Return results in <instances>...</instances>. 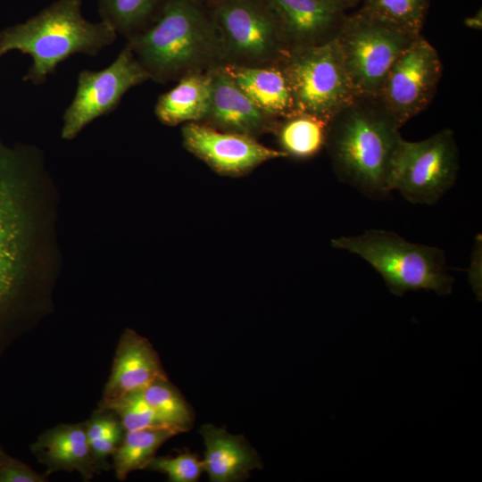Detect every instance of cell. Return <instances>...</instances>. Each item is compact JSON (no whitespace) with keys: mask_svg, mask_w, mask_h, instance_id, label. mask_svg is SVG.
<instances>
[{"mask_svg":"<svg viewBox=\"0 0 482 482\" xmlns=\"http://www.w3.org/2000/svg\"><path fill=\"white\" fill-rule=\"evenodd\" d=\"M400 127L378 97L356 96L329 121L326 145L337 177L371 198L392 191Z\"/></svg>","mask_w":482,"mask_h":482,"instance_id":"cell-1","label":"cell"},{"mask_svg":"<svg viewBox=\"0 0 482 482\" xmlns=\"http://www.w3.org/2000/svg\"><path fill=\"white\" fill-rule=\"evenodd\" d=\"M117 36L107 22H91L81 12V0H58L37 15L0 31V57L18 50L32 64L24 77L35 85L44 83L57 65L71 55H96Z\"/></svg>","mask_w":482,"mask_h":482,"instance_id":"cell-2","label":"cell"},{"mask_svg":"<svg viewBox=\"0 0 482 482\" xmlns=\"http://www.w3.org/2000/svg\"><path fill=\"white\" fill-rule=\"evenodd\" d=\"M128 46L150 78L166 80L224 50L216 21L193 0H165L154 21Z\"/></svg>","mask_w":482,"mask_h":482,"instance_id":"cell-3","label":"cell"},{"mask_svg":"<svg viewBox=\"0 0 482 482\" xmlns=\"http://www.w3.org/2000/svg\"><path fill=\"white\" fill-rule=\"evenodd\" d=\"M331 244L367 261L394 295L420 289L443 295L452 292L453 279L447 273L445 253L440 248L413 244L396 233L378 229L341 237Z\"/></svg>","mask_w":482,"mask_h":482,"instance_id":"cell-4","label":"cell"},{"mask_svg":"<svg viewBox=\"0 0 482 482\" xmlns=\"http://www.w3.org/2000/svg\"><path fill=\"white\" fill-rule=\"evenodd\" d=\"M419 36L362 8L346 13L335 39L356 96L378 97L390 67Z\"/></svg>","mask_w":482,"mask_h":482,"instance_id":"cell-5","label":"cell"},{"mask_svg":"<svg viewBox=\"0 0 482 482\" xmlns=\"http://www.w3.org/2000/svg\"><path fill=\"white\" fill-rule=\"evenodd\" d=\"M279 62L298 112L329 121L357 96L335 38L289 48Z\"/></svg>","mask_w":482,"mask_h":482,"instance_id":"cell-6","label":"cell"},{"mask_svg":"<svg viewBox=\"0 0 482 482\" xmlns=\"http://www.w3.org/2000/svg\"><path fill=\"white\" fill-rule=\"evenodd\" d=\"M458 170V148L450 129L421 141L403 139L395 162L392 189L411 203L431 204L454 184Z\"/></svg>","mask_w":482,"mask_h":482,"instance_id":"cell-7","label":"cell"},{"mask_svg":"<svg viewBox=\"0 0 482 482\" xmlns=\"http://www.w3.org/2000/svg\"><path fill=\"white\" fill-rule=\"evenodd\" d=\"M17 153L0 143V322L14 300L24 274L29 219L25 183Z\"/></svg>","mask_w":482,"mask_h":482,"instance_id":"cell-8","label":"cell"},{"mask_svg":"<svg viewBox=\"0 0 482 482\" xmlns=\"http://www.w3.org/2000/svg\"><path fill=\"white\" fill-rule=\"evenodd\" d=\"M442 71L436 49L422 35L392 64L378 98L400 128L430 104Z\"/></svg>","mask_w":482,"mask_h":482,"instance_id":"cell-9","label":"cell"},{"mask_svg":"<svg viewBox=\"0 0 482 482\" xmlns=\"http://www.w3.org/2000/svg\"><path fill=\"white\" fill-rule=\"evenodd\" d=\"M149 78L128 45L106 68L81 71L74 97L63 114L62 137H75L95 119L113 111L128 90Z\"/></svg>","mask_w":482,"mask_h":482,"instance_id":"cell-10","label":"cell"},{"mask_svg":"<svg viewBox=\"0 0 482 482\" xmlns=\"http://www.w3.org/2000/svg\"><path fill=\"white\" fill-rule=\"evenodd\" d=\"M214 19L224 51L243 61L281 59L288 49L267 0H221Z\"/></svg>","mask_w":482,"mask_h":482,"instance_id":"cell-11","label":"cell"},{"mask_svg":"<svg viewBox=\"0 0 482 482\" xmlns=\"http://www.w3.org/2000/svg\"><path fill=\"white\" fill-rule=\"evenodd\" d=\"M182 136L188 151L223 175H242L266 161L287 156L283 151L260 144L252 136L220 132L195 122L186 124Z\"/></svg>","mask_w":482,"mask_h":482,"instance_id":"cell-12","label":"cell"},{"mask_svg":"<svg viewBox=\"0 0 482 482\" xmlns=\"http://www.w3.org/2000/svg\"><path fill=\"white\" fill-rule=\"evenodd\" d=\"M287 48L322 44L336 37L346 15L330 0H267Z\"/></svg>","mask_w":482,"mask_h":482,"instance_id":"cell-13","label":"cell"},{"mask_svg":"<svg viewBox=\"0 0 482 482\" xmlns=\"http://www.w3.org/2000/svg\"><path fill=\"white\" fill-rule=\"evenodd\" d=\"M164 378H168L167 375L150 342L134 330L126 329L119 340L101 400L108 401L142 390Z\"/></svg>","mask_w":482,"mask_h":482,"instance_id":"cell-14","label":"cell"},{"mask_svg":"<svg viewBox=\"0 0 482 482\" xmlns=\"http://www.w3.org/2000/svg\"><path fill=\"white\" fill-rule=\"evenodd\" d=\"M30 451L46 467L47 475L77 471L84 481H89L99 473L91 455L85 421L46 429L30 445Z\"/></svg>","mask_w":482,"mask_h":482,"instance_id":"cell-15","label":"cell"},{"mask_svg":"<svg viewBox=\"0 0 482 482\" xmlns=\"http://www.w3.org/2000/svg\"><path fill=\"white\" fill-rule=\"evenodd\" d=\"M200 434L205 445L204 470L211 481H241L262 467L256 451L242 436L231 435L212 424L203 425Z\"/></svg>","mask_w":482,"mask_h":482,"instance_id":"cell-16","label":"cell"},{"mask_svg":"<svg viewBox=\"0 0 482 482\" xmlns=\"http://www.w3.org/2000/svg\"><path fill=\"white\" fill-rule=\"evenodd\" d=\"M222 68L268 118L286 119L298 112L280 62L265 68L234 63Z\"/></svg>","mask_w":482,"mask_h":482,"instance_id":"cell-17","label":"cell"},{"mask_svg":"<svg viewBox=\"0 0 482 482\" xmlns=\"http://www.w3.org/2000/svg\"><path fill=\"white\" fill-rule=\"evenodd\" d=\"M211 105L208 117L231 132L252 136L266 125V115L248 98L223 68L209 72Z\"/></svg>","mask_w":482,"mask_h":482,"instance_id":"cell-18","label":"cell"},{"mask_svg":"<svg viewBox=\"0 0 482 482\" xmlns=\"http://www.w3.org/2000/svg\"><path fill=\"white\" fill-rule=\"evenodd\" d=\"M210 105V74L191 73L159 97L154 112L161 122L174 126L208 117Z\"/></svg>","mask_w":482,"mask_h":482,"instance_id":"cell-19","label":"cell"},{"mask_svg":"<svg viewBox=\"0 0 482 482\" xmlns=\"http://www.w3.org/2000/svg\"><path fill=\"white\" fill-rule=\"evenodd\" d=\"M179 433L170 428L125 431L120 445L112 456L116 478L123 481L132 471L146 469L159 447Z\"/></svg>","mask_w":482,"mask_h":482,"instance_id":"cell-20","label":"cell"},{"mask_svg":"<svg viewBox=\"0 0 482 482\" xmlns=\"http://www.w3.org/2000/svg\"><path fill=\"white\" fill-rule=\"evenodd\" d=\"M328 125V120L306 112L286 118L278 133L282 151L298 159L316 155L326 145Z\"/></svg>","mask_w":482,"mask_h":482,"instance_id":"cell-21","label":"cell"},{"mask_svg":"<svg viewBox=\"0 0 482 482\" xmlns=\"http://www.w3.org/2000/svg\"><path fill=\"white\" fill-rule=\"evenodd\" d=\"M85 425L91 455L98 472L111 470L108 457L112 456L125 434L119 417L112 410L98 407Z\"/></svg>","mask_w":482,"mask_h":482,"instance_id":"cell-22","label":"cell"},{"mask_svg":"<svg viewBox=\"0 0 482 482\" xmlns=\"http://www.w3.org/2000/svg\"><path fill=\"white\" fill-rule=\"evenodd\" d=\"M142 394L165 425L180 433L189 430L194 421L192 408L168 378L152 383L142 389Z\"/></svg>","mask_w":482,"mask_h":482,"instance_id":"cell-23","label":"cell"},{"mask_svg":"<svg viewBox=\"0 0 482 482\" xmlns=\"http://www.w3.org/2000/svg\"><path fill=\"white\" fill-rule=\"evenodd\" d=\"M165 0H99L101 21L128 37L140 30Z\"/></svg>","mask_w":482,"mask_h":482,"instance_id":"cell-24","label":"cell"},{"mask_svg":"<svg viewBox=\"0 0 482 482\" xmlns=\"http://www.w3.org/2000/svg\"><path fill=\"white\" fill-rule=\"evenodd\" d=\"M369 13L415 35H420L429 0H362Z\"/></svg>","mask_w":482,"mask_h":482,"instance_id":"cell-25","label":"cell"},{"mask_svg":"<svg viewBox=\"0 0 482 482\" xmlns=\"http://www.w3.org/2000/svg\"><path fill=\"white\" fill-rule=\"evenodd\" d=\"M98 407L114 411L119 417L125 431L170 428L159 419L147 403L142 394V390L134 391L108 401L101 400L98 403Z\"/></svg>","mask_w":482,"mask_h":482,"instance_id":"cell-26","label":"cell"},{"mask_svg":"<svg viewBox=\"0 0 482 482\" xmlns=\"http://www.w3.org/2000/svg\"><path fill=\"white\" fill-rule=\"evenodd\" d=\"M146 470L166 474L170 482H195L204 470L203 461L188 451L173 457H154Z\"/></svg>","mask_w":482,"mask_h":482,"instance_id":"cell-27","label":"cell"},{"mask_svg":"<svg viewBox=\"0 0 482 482\" xmlns=\"http://www.w3.org/2000/svg\"><path fill=\"white\" fill-rule=\"evenodd\" d=\"M47 476L11 456L0 445V482H46Z\"/></svg>","mask_w":482,"mask_h":482,"instance_id":"cell-28","label":"cell"},{"mask_svg":"<svg viewBox=\"0 0 482 482\" xmlns=\"http://www.w3.org/2000/svg\"><path fill=\"white\" fill-rule=\"evenodd\" d=\"M333 4H335L337 7L344 11H347L351 8L355 7L359 4L362 3V0H330Z\"/></svg>","mask_w":482,"mask_h":482,"instance_id":"cell-29","label":"cell"},{"mask_svg":"<svg viewBox=\"0 0 482 482\" xmlns=\"http://www.w3.org/2000/svg\"><path fill=\"white\" fill-rule=\"evenodd\" d=\"M467 26H470V28H476L478 29V25H481V22H478V20L477 17H471L466 21Z\"/></svg>","mask_w":482,"mask_h":482,"instance_id":"cell-30","label":"cell"}]
</instances>
